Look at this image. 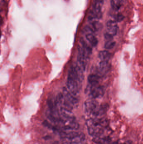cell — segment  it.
Wrapping results in <instances>:
<instances>
[{
  "instance_id": "6da1fadb",
  "label": "cell",
  "mask_w": 143,
  "mask_h": 144,
  "mask_svg": "<svg viewBox=\"0 0 143 144\" xmlns=\"http://www.w3.org/2000/svg\"><path fill=\"white\" fill-rule=\"evenodd\" d=\"M84 72L80 70L76 65H72L69 69L67 78V90L71 94L78 96L84 80Z\"/></svg>"
},
{
  "instance_id": "7a4b0ae2",
  "label": "cell",
  "mask_w": 143,
  "mask_h": 144,
  "mask_svg": "<svg viewBox=\"0 0 143 144\" xmlns=\"http://www.w3.org/2000/svg\"><path fill=\"white\" fill-rule=\"evenodd\" d=\"M62 93L65 102L71 109L73 110L77 106L79 103L78 96H76L71 94L66 88H64L63 89Z\"/></svg>"
},
{
  "instance_id": "3957f363",
  "label": "cell",
  "mask_w": 143,
  "mask_h": 144,
  "mask_svg": "<svg viewBox=\"0 0 143 144\" xmlns=\"http://www.w3.org/2000/svg\"><path fill=\"white\" fill-rule=\"evenodd\" d=\"M99 106L95 99H88L84 103V111L87 115H92L96 117Z\"/></svg>"
},
{
  "instance_id": "277c9868",
  "label": "cell",
  "mask_w": 143,
  "mask_h": 144,
  "mask_svg": "<svg viewBox=\"0 0 143 144\" xmlns=\"http://www.w3.org/2000/svg\"><path fill=\"white\" fill-rule=\"evenodd\" d=\"M106 25L107 33L113 36L116 35L118 28L117 22L115 21L114 20H109L107 22Z\"/></svg>"
},
{
  "instance_id": "5b68a950",
  "label": "cell",
  "mask_w": 143,
  "mask_h": 144,
  "mask_svg": "<svg viewBox=\"0 0 143 144\" xmlns=\"http://www.w3.org/2000/svg\"><path fill=\"white\" fill-rule=\"evenodd\" d=\"M97 69L100 74L105 73L109 71L110 69V65L107 61H101Z\"/></svg>"
},
{
  "instance_id": "8992f818",
  "label": "cell",
  "mask_w": 143,
  "mask_h": 144,
  "mask_svg": "<svg viewBox=\"0 0 143 144\" xmlns=\"http://www.w3.org/2000/svg\"><path fill=\"white\" fill-rule=\"evenodd\" d=\"M99 76L95 74H91L89 75L88 77V82L89 84L91 85H98L99 82Z\"/></svg>"
},
{
  "instance_id": "52a82bcc",
  "label": "cell",
  "mask_w": 143,
  "mask_h": 144,
  "mask_svg": "<svg viewBox=\"0 0 143 144\" xmlns=\"http://www.w3.org/2000/svg\"><path fill=\"white\" fill-rule=\"evenodd\" d=\"M86 37L92 47H95L97 46L98 44V40L93 34H88L86 35Z\"/></svg>"
},
{
  "instance_id": "ba28073f",
  "label": "cell",
  "mask_w": 143,
  "mask_h": 144,
  "mask_svg": "<svg viewBox=\"0 0 143 144\" xmlns=\"http://www.w3.org/2000/svg\"><path fill=\"white\" fill-rule=\"evenodd\" d=\"M101 61H107L108 62L111 57V54L108 51L103 50L100 51L98 55Z\"/></svg>"
},
{
  "instance_id": "9c48e42d",
  "label": "cell",
  "mask_w": 143,
  "mask_h": 144,
  "mask_svg": "<svg viewBox=\"0 0 143 144\" xmlns=\"http://www.w3.org/2000/svg\"><path fill=\"white\" fill-rule=\"evenodd\" d=\"M109 105L107 104L104 103L101 105L100 106H99L98 109L96 118L104 115L106 113V112L107 111Z\"/></svg>"
},
{
  "instance_id": "30bf717a",
  "label": "cell",
  "mask_w": 143,
  "mask_h": 144,
  "mask_svg": "<svg viewBox=\"0 0 143 144\" xmlns=\"http://www.w3.org/2000/svg\"><path fill=\"white\" fill-rule=\"evenodd\" d=\"M121 2L122 1L118 0H111V6L113 10H118L121 7Z\"/></svg>"
},
{
  "instance_id": "8fae6325",
  "label": "cell",
  "mask_w": 143,
  "mask_h": 144,
  "mask_svg": "<svg viewBox=\"0 0 143 144\" xmlns=\"http://www.w3.org/2000/svg\"><path fill=\"white\" fill-rule=\"evenodd\" d=\"M99 124L103 129L107 128L109 124V122L107 119L103 118L99 119Z\"/></svg>"
},
{
  "instance_id": "7c38bea8",
  "label": "cell",
  "mask_w": 143,
  "mask_h": 144,
  "mask_svg": "<svg viewBox=\"0 0 143 144\" xmlns=\"http://www.w3.org/2000/svg\"><path fill=\"white\" fill-rule=\"evenodd\" d=\"M115 45V42L114 41H107L105 44V48L107 49H113Z\"/></svg>"
},
{
  "instance_id": "4fadbf2b",
  "label": "cell",
  "mask_w": 143,
  "mask_h": 144,
  "mask_svg": "<svg viewBox=\"0 0 143 144\" xmlns=\"http://www.w3.org/2000/svg\"><path fill=\"white\" fill-rule=\"evenodd\" d=\"M124 16L122 14H118L115 15V21L116 22H120L122 21L124 19Z\"/></svg>"
},
{
  "instance_id": "5bb4252c",
  "label": "cell",
  "mask_w": 143,
  "mask_h": 144,
  "mask_svg": "<svg viewBox=\"0 0 143 144\" xmlns=\"http://www.w3.org/2000/svg\"><path fill=\"white\" fill-rule=\"evenodd\" d=\"M104 36H105V39L107 40V41H113V36H112V35H111L110 34L107 33V32L105 34Z\"/></svg>"
},
{
  "instance_id": "9a60e30c",
  "label": "cell",
  "mask_w": 143,
  "mask_h": 144,
  "mask_svg": "<svg viewBox=\"0 0 143 144\" xmlns=\"http://www.w3.org/2000/svg\"><path fill=\"white\" fill-rule=\"evenodd\" d=\"M132 142L130 141H128L127 142H125L124 143L122 144H131Z\"/></svg>"
},
{
  "instance_id": "2e32d148",
  "label": "cell",
  "mask_w": 143,
  "mask_h": 144,
  "mask_svg": "<svg viewBox=\"0 0 143 144\" xmlns=\"http://www.w3.org/2000/svg\"><path fill=\"white\" fill-rule=\"evenodd\" d=\"M98 1H99V2L101 3H103L104 2V0H98Z\"/></svg>"
},
{
  "instance_id": "e0dca14e",
  "label": "cell",
  "mask_w": 143,
  "mask_h": 144,
  "mask_svg": "<svg viewBox=\"0 0 143 144\" xmlns=\"http://www.w3.org/2000/svg\"><path fill=\"white\" fill-rule=\"evenodd\" d=\"M118 1H122V0H118Z\"/></svg>"
}]
</instances>
